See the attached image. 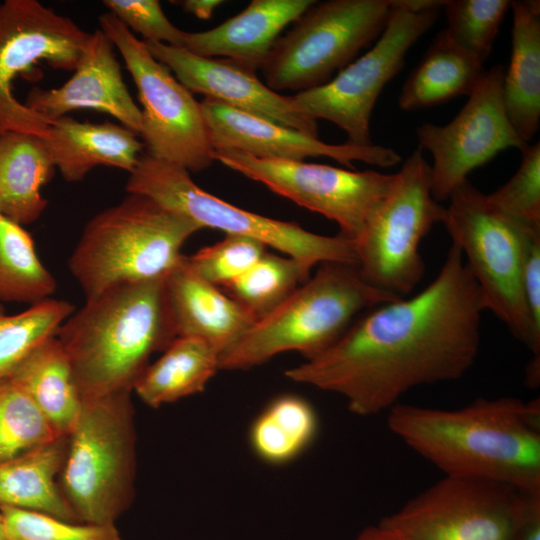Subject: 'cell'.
<instances>
[{
    "mask_svg": "<svg viewBox=\"0 0 540 540\" xmlns=\"http://www.w3.org/2000/svg\"><path fill=\"white\" fill-rule=\"evenodd\" d=\"M57 289L41 262L31 234L0 214V302L36 304Z\"/></svg>",
    "mask_w": 540,
    "mask_h": 540,
    "instance_id": "f546056e",
    "label": "cell"
},
{
    "mask_svg": "<svg viewBox=\"0 0 540 540\" xmlns=\"http://www.w3.org/2000/svg\"><path fill=\"white\" fill-rule=\"evenodd\" d=\"M201 229L147 196L128 193L86 223L69 270L86 299L118 284L164 279L182 263L185 242Z\"/></svg>",
    "mask_w": 540,
    "mask_h": 540,
    "instance_id": "277c9868",
    "label": "cell"
},
{
    "mask_svg": "<svg viewBox=\"0 0 540 540\" xmlns=\"http://www.w3.org/2000/svg\"><path fill=\"white\" fill-rule=\"evenodd\" d=\"M6 540H122L115 525L66 521L45 513L0 507Z\"/></svg>",
    "mask_w": 540,
    "mask_h": 540,
    "instance_id": "e575fe53",
    "label": "cell"
},
{
    "mask_svg": "<svg viewBox=\"0 0 540 540\" xmlns=\"http://www.w3.org/2000/svg\"><path fill=\"white\" fill-rule=\"evenodd\" d=\"M75 311L67 300L48 298L17 314H8L0 302V378L37 345L55 336L62 323Z\"/></svg>",
    "mask_w": 540,
    "mask_h": 540,
    "instance_id": "1f68e13d",
    "label": "cell"
},
{
    "mask_svg": "<svg viewBox=\"0 0 540 540\" xmlns=\"http://www.w3.org/2000/svg\"><path fill=\"white\" fill-rule=\"evenodd\" d=\"M521 502L510 485L445 475L380 522L412 540H513Z\"/></svg>",
    "mask_w": 540,
    "mask_h": 540,
    "instance_id": "9a60e30c",
    "label": "cell"
},
{
    "mask_svg": "<svg viewBox=\"0 0 540 540\" xmlns=\"http://www.w3.org/2000/svg\"><path fill=\"white\" fill-rule=\"evenodd\" d=\"M179 5L187 13H190L201 20H208L213 15L215 9L224 1L221 0H183L178 1Z\"/></svg>",
    "mask_w": 540,
    "mask_h": 540,
    "instance_id": "b9f144b4",
    "label": "cell"
},
{
    "mask_svg": "<svg viewBox=\"0 0 540 540\" xmlns=\"http://www.w3.org/2000/svg\"><path fill=\"white\" fill-rule=\"evenodd\" d=\"M125 190L153 199L161 206L191 219L202 229L212 228L226 235L257 240L311 269L324 262L357 265L354 241L342 234L320 235L293 222L241 209L203 190L186 169L147 153L141 155L130 173Z\"/></svg>",
    "mask_w": 540,
    "mask_h": 540,
    "instance_id": "ba28073f",
    "label": "cell"
},
{
    "mask_svg": "<svg viewBox=\"0 0 540 540\" xmlns=\"http://www.w3.org/2000/svg\"><path fill=\"white\" fill-rule=\"evenodd\" d=\"M483 62L442 30L405 81L398 106L403 111L426 109L469 95L482 78Z\"/></svg>",
    "mask_w": 540,
    "mask_h": 540,
    "instance_id": "4316f807",
    "label": "cell"
},
{
    "mask_svg": "<svg viewBox=\"0 0 540 540\" xmlns=\"http://www.w3.org/2000/svg\"><path fill=\"white\" fill-rule=\"evenodd\" d=\"M504 68L485 71L466 104L446 125L423 123L416 130L419 146L433 157L431 191L437 202L468 180L474 169L508 148L524 150L529 144L512 126L503 101Z\"/></svg>",
    "mask_w": 540,
    "mask_h": 540,
    "instance_id": "2e32d148",
    "label": "cell"
},
{
    "mask_svg": "<svg viewBox=\"0 0 540 540\" xmlns=\"http://www.w3.org/2000/svg\"><path fill=\"white\" fill-rule=\"evenodd\" d=\"M442 224L457 245L480 289L485 310L540 361L524 296V267L530 242L540 229L527 227L500 211L469 180L448 199Z\"/></svg>",
    "mask_w": 540,
    "mask_h": 540,
    "instance_id": "8992f818",
    "label": "cell"
},
{
    "mask_svg": "<svg viewBox=\"0 0 540 540\" xmlns=\"http://www.w3.org/2000/svg\"><path fill=\"white\" fill-rule=\"evenodd\" d=\"M104 6L131 32L139 33L143 41L183 47L186 32L164 14L157 0H104Z\"/></svg>",
    "mask_w": 540,
    "mask_h": 540,
    "instance_id": "74e56055",
    "label": "cell"
},
{
    "mask_svg": "<svg viewBox=\"0 0 540 540\" xmlns=\"http://www.w3.org/2000/svg\"><path fill=\"white\" fill-rule=\"evenodd\" d=\"M391 432L445 475L540 491V400L478 398L455 410L397 403Z\"/></svg>",
    "mask_w": 540,
    "mask_h": 540,
    "instance_id": "7a4b0ae2",
    "label": "cell"
},
{
    "mask_svg": "<svg viewBox=\"0 0 540 540\" xmlns=\"http://www.w3.org/2000/svg\"><path fill=\"white\" fill-rule=\"evenodd\" d=\"M438 15L439 9L415 12L391 4L387 24L374 45L327 83L291 95L296 107L316 121L324 119L341 128L346 143L372 145L370 119L380 93Z\"/></svg>",
    "mask_w": 540,
    "mask_h": 540,
    "instance_id": "7c38bea8",
    "label": "cell"
},
{
    "mask_svg": "<svg viewBox=\"0 0 540 540\" xmlns=\"http://www.w3.org/2000/svg\"><path fill=\"white\" fill-rule=\"evenodd\" d=\"M99 25L119 51L137 87L142 105L139 135L146 153L188 172L211 166L214 149L201 103L113 14H101Z\"/></svg>",
    "mask_w": 540,
    "mask_h": 540,
    "instance_id": "8fae6325",
    "label": "cell"
},
{
    "mask_svg": "<svg viewBox=\"0 0 540 540\" xmlns=\"http://www.w3.org/2000/svg\"><path fill=\"white\" fill-rule=\"evenodd\" d=\"M484 311L478 284L452 244L422 291L369 309L285 376L344 397L359 416L377 415L416 387L462 378L479 353Z\"/></svg>",
    "mask_w": 540,
    "mask_h": 540,
    "instance_id": "6da1fadb",
    "label": "cell"
},
{
    "mask_svg": "<svg viewBox=\"0 0 540 540\" xmlns=\"http://www.w3.org/2000/svg\"><path fill=\"white\" fill-rule=\"evenodd\" d=\"M513 540H540V491H522Z\"/></svg>",
    "mask_w": 540,
    "mask_h": 540,
    "instance_id": "ab89813d",
    "label": "cell"
},
{
    "mask_svg": "<svg viewBox=\"0 0 540 540\" xmlns=\"http://www.w3.org/2000/svg\"><path fill=\"white\" fill-rule=\"evenodd\" d=\"M524 296L534 338L540 343V237L533 239L528 246Z\"/></svg>",
    "mask_w": 540,
    "mask_h": 540,
    "instance_id": "f35d334b",
    "label": "cell"
},
{
    "mask_svg": "<svg viewBox=\"0 0 540 540\" xmlns=\"http://www.w3.org/2000/svg\"><path fill=\"white\" fill-rule=\"evenodd\" d=\"M390 12V0L315 1L273 44L265 84L298 93L327 83L379 38Z\"/></svg>",
    "mask_w": 540,
    "mask_h": 540,
    "instance_id": "30bf717a",
    "label": "cell"
},
{
    "mask_svg": "<svg viewBox=\"0 0 540 540\" xmlns=\"http://www.w3.org/2000/svg\"><path fill=\"white\" fill-rule=\"evenodd\" d=\"M66 449L67 436H60L1 462L0 507L37 511L82 523L58 483Z\"/></svg>",
    "mask_w": 540,
    "mask_h": 540,
    "instance_id": "cb8c5ba5",
    "label": "cell"
},
{
    "mask_svg": "<svg viewBox=\"0 0 540 540\" xmlns=\"http://www.w3.org/2000/svg\"><path fill=\"white\" fill-rule=\"evenodd\" d=\"M8 377L28 395L60 435L71 433L83 401L68 356L56 335L32 349Z\"/></svg>",
    "mask_w": 540,
    "mask_h": 540,
    "instance_id": "484cf974",
    "label": "cell"
},
{
    "mask_svg": "<svg viewBox=\"0 0 540 540\" xmlns=\"http://www.w3.org/2000/svg\"><path fill=\"white\" fill-rule=\"evenodd\" d=\"M311 268L290 256L266 252L242 276L221 288L255 322L282 304L310 278Z\"/></svg>",
    "mask_w": 540,
    "mask_h": 540,
    "instance_id": "4dcf8cb0",
    "label": "cell"
},
{
    "mask_svg": "<svg viewBox=\"0 0 540 540\" xmlns=\"http://www.w3.org/2000/svg\"><path fill=\"white\" fill-rule=\"evenodd\" d=\"M0 540H6L3 519L0 513Z\"/></svg>",
    "mask_w": 540,
    "mask_h": 540,
    "instance_id": "7bdbcfd3",
    "label": "cell"
},
{
    "mask_svg": "<svg viewBox=\"0 0 540 540\" xmlns=\"http://www.w3.org/2000/svg\"><path fill=\"white\" fill-rule=\"evenodd\" d=\"M143 42L191 93L318 137L317 121L301 112L292 96L270 89L256 71L227 58L203 57L183 47Z\"/></svg>",
    "mask_w": 540,
    "mask_h": 540,
    "instance_id": "ac0fdd59",
    "label": "cell"
},
{
    "mask_svg": "<svg viewBox=\"0 0 540 540\" xmlns=\"http://www.w3.org/2000/svg\"><path fill=\"white\" fill-rule=\"evenodd\" d=\"M522 159L514 175L488 194L489 200L519 223L540 229V142L521 151Z\"/></svg>",
    "mask_w": 540,
    "mask_h": 540,
    "instance_id": "8d00e7d4",
    "label": "cell"
},
{
    "mask_svg": "<svg viewBox=\"0 0 540 540\" xmlns=\"http://www.w3.org/2000/svg\"><path fill=\"white\" fill-rule=\"evenodd\" d=\"M73 75L60 87H33L24 104L49 123L76 110L106 113L139 135L142 112L122 77L114 45L101 29L89 34Z\"/></svg>",
    "mask_w": 540,
    "mask_h": 540,
    "instance_id": "d6986e66",
    "label": "cell"
},
{
    "mask_svg": "<svg viewBox=\"0 0 540 540\" xmlns=\"http://www.w3.org/2000/svg\"><path fill=\"white\" fill-rule=\"evenodd\" d=\"M165 289L177 337L202 339L220 355L255 323L221 288L198 276L186 256L165 277Z\"/></svg>",
    "mask_w": 540,
    "mask_h": 540,
    "instance_id": "44dd1931",
    "label": "cell"
},
{
    "mask_svg": "<svg viewBox=\"0 0 540 540\" xmlns=\"http://www.w3.org/2000/svg\"><path fill=\"white\" fill-rule=\"evenodd\" d=\"M60 436L19 386L0 378V463Z\"/></svg>",
    "mask_w": 540,
    "mask_h": 540,
    "instance_id": "d6a6232c",
    "label": "cell"
},
{
    "mask_svg": "<svg viewBox=\"0 0 540 540\" xmlns=\"http://www.w3.org/2000/svg\"><path fill=\"white\" fill-rule=\"evenodd\" d=\"M137 136L120 123L81 122L67 115L50 121L42 140L64 180L79 182L97 166L131 173L144 148Z\"/></svg>",
    "mask_w": 540,
    "mask_h": 540,
    "instance_id": "7402d4cb",
    "label": "cell"
},
{
    "mask_svg": "<svg viewBox=\"0 0 540 540\" xmlns=\"http://www.w3.org/2000/svg\"><path fill=\"white\" fill-rule=\"evenodd\" d=\"M352 540H412L400 532L379 522L363 529Z\"/></svg>",
    "mask_w": 540,
    "mask_h": 540,
    "instance_id": "60d3db41",
    "label": "cell"
},
{
    "mask_svg": "<svg viewBox=\"0 0 540 540\" xmlns=\"http://www.w3.org/2000/svg\"><path fill=\"white\" fill-rule=\"evenodd\" d=\"M397 299L368 284L355 264L321 263L313 276L220 355L219 368L245 370L288 351L312 359L359 313Z\"/></svg>",
    "mask_w": 540,
    "mask_h": 540,
    "instance_id": "5b68a950",
    "label": "cell"
},
{
    "mask_svg": "<svg viewBox=\"0 0 540 540\" xmlns=\"http://www.w3.org/2000/svg\"><path fill=\"white\" fill-rule=\"evenodd\" d=\"M214 160L265 185L274 193L334 221L355 241L394 174L354 171L297 160L261 159L233 150L214 151Z\"/></svg>",
    "mask_w": 540,
    "mask_h": 540,
    "instance_id": "5bb4252c",
    "label": "cell"
},
{
    "mask_svg": "<svg viewBox=\"0 0 540 540\" xmlns=\"http://www.w3.org/2000/svg\"><path fill=\"white\" fill-rule=\"evenodd\" d=\"M318 417L304 398L285 394L271 400L258 414L249 430L254 454L271 465L289 463L314 441Z\"/></svg>",
    "mask_w": 540,
    "mask_h": 540,
    "instance_id": "f1b7e54d",
    "label": "cell"
},
{
    "mask_svg": "<svg viewBox=\"0 0 540 540\" xmlns=\"http://www.w3.org/2000/svg\"><path fill=\"white\" fill-rule=\"evenodd\" d=\"M266 252V246L257 240L226 235L223 240L186 256V262L202 279L223 288L248 271Z\"/></svg>",
    "mask_w": 540,
    "mask_h": 540,
    "instance_id": "d590c367",
    "label": "cell"
},
{
    "mask_svg": "<svg viewBox=\"0 0 540 540\" xmlns=\"http://www.w3.org/2000/svg\"><path fill=\"white\" fill-rule=\"evenodd\" d=\"M314 0H252L237 15L203 32H186L183 48L203 57L233 60L257 71L280 33Z\"/></svg>",
    "mask_w": 540,
    "mask_h": 540,
    "instance_id": "ffe728a7",
    "label": "cell"
},
{
    "mask_svg": "<svg viewBox=\"0 0 540 540\" xmlns=\"http://www.w3.org/2000/svg\"><path fill=\"white\" fill-rule=\"evenodd\" d=\"M418 147L394 173L392 185L354 241L357 268L371 286L399 298L421 281L420 243L442 223L445 206L431 191V168Z\"/></svg>",
    "mask_w": 540,
    "mask_h": 540,
    "instance_id": "9c48e42d",
    "label": "cell"
},
{
    "mask_svg": "<svg viewBox=\"0 0 540 540\" xmlns=\"http://www.w3.org/2000/svg\"><path fill=\"white\" fill-rule=\"evenodd\" d=\"M71 18L38 0L0 2V134L46 136L49 122L14 95L19 77H42L38 65L74 71L89 38Z\"/></svg>",
    "mask_w": 540,
    "mask_h": 540,
    "instance_id": "4fadbf2b",
    "label": "cell"
},
{
    "mask_svg": "<svg viewBox=\"0 0 540 540\" xmlns=\"http://www.w3.org/2000/svg\"><path fill=\"white\" fill-rule=\"evenodd\" d=\"M55 170L41 137L0 134V214L22 226L37 221L48 205L41 188Z\"/></svg>",
    "mask_w": 540,
    "mask_h": 540,
    "instance_id": "d4e9b609",
    "label": "cell"
},
{
    "mask_svg": "<svg viewBox=\"0 0 540 540\" xmlns=\"http://www.w3.org/2000/svg\"><path fill=\"white\" fill-rule=\"evenodd\" d=\"M513 10L510 63L502 92L508 118L529 144L540 125V4L511 1Z\"/></svg>",
    "mask_w": 540,
    "mask_h": 540,
    "instance_id": "603a6c76",
    "label": "cell"
},
{
    "mask_svg": "<svg viewBox=\"0 0 540 540\" xmlns=\"http://www.w3.org/2000/svg\"><path fill=\"white\" fill-rule=\"evenodd\" d=\"M220 354L202 339L177 337L149 364L133 391L152 408L202 392L219 368Z\"/></svg>",
    "mask_w": 540,
    "mask_h": 540,
    "instance_id": "83f0119b",
    "label": "cell"
},
{
    "mask_svg": "<svg viewBox=\"0 0 540 540\" xmlns=\"http://www.w3.org/2000/svg\"><path fill=\"white\" fill-rule=\"evenodd\" d=\"M448 35L482 62L489 56L509 0H448L444 5Z\"/></svg>",
    "mask_w": 540,
    "mask_h": 540,
    "instance_id": "836d02e7",
    "label": "cell"
},
{
    "mask_svg": "<svg viewBox=\"0 0 540 540\" xmlns=\"http://www.w3.org/2000/svg\"><path fill=\"white\" fill-rule=\"evenodd\" d=\"M200 103L214 151L233 150L261 159L297 161L328 157L351 169L355 161L383 168L401 162L400 155L389 147L329 144L212 99L204 98Z\"/></svg>",
    "mask_w": 540,
    "mask_h": 540,
    "instance_id": "e0dca14e",
    "label": "cell"
},
{
    "mask_svg": "<svg viewBox=\"0 0 540 540\" xmlns=\"http://www.w3.org/2000/svg\"><path fill=\"white\" fill-rule=\"evenodd\" d=\"M131 393L83 401L67 436L58 483L82 523L115 525L133 503L136 429Z\"/></svg>",
    "mask_w": 540,
    "mask_h": 540,
    "instance_id": "52a82bcc",
    "label": "cell"
},
{
    "mask_svg": "<svg viewBox=\"0 0 540 540\" xmlns=\"http://www.w3.org/2000/svg\"><path fill=\"white\" fill-rule=\"evenodd\" d=\"M56 337L82 401L133 392L152 354L177 338L165 278L118 284L86 299Z\"/></svg>",
    "mask_w": 540,
    "mask_h": 540,
    "instance_id": "3957f363",
    "label": "cell"
}]
</instances>
